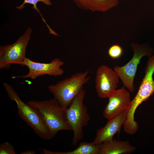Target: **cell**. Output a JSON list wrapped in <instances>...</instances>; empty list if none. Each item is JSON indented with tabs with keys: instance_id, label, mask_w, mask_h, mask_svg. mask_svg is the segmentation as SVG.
<instances>
[{
	"instance_id": "obj_1",
	"label": "cell",
	"mask_w": 154,
	"mask_h": 154,
	"mask_svg": "<svg viewBox=\"0 0 154 154\" xmlns=\"http://www.w3.org/2000/svg\"><path fill=\"white\" fill-rule=\"evenodd\" d=\"M27 103L37 112L53 138L61 130L71 131L66 119V109L54 98L42 101L31 100Z\"/></svg>"
},
{
	"instance_id": "obj_2",
	"label": "cell",
	"mask_w": 154,
	"mask_h": 154,
	"mask_svg": "<svg viewBox=\"0 0 154 154\" xmlns=\"http://www.w3.org/2000/svg\"><path fill=\"white\" fill-rule=\"evenodd\" d=\"M89 73L88 71L77 72L55 84L48 86L47 88L60 105L67 108L90 80Z\"/></svg>"
},
{
	"instance_id": "obj_3",
	"label": "cell",
	"mask_w": 154,
	"mask_h": 154,
	"mask_svg": "<svg viewBox=\"0 0 154 154\" xmlns=\"http://www.w3.org/2000/svg\"><path fill=\"white\" fill-rule=\"evenodd\" d=\"M3 84L9 99L16 103L17 114L21 118L41 139L45 140L52 139V138L35 109L23 102L11 85L5 82H3Z\"/></svg>"
},
{
	"instance_id": "obj_4",
	"label": "cell",
	"mask_w": 154,
	"mask_h": 154,
	"mask_svg": "<svg viewBox=\"0 0 154 154\" xmlns=\"http://www.w3.org/2000/svg\"><path fill=\"white\" fill-rule=\"evenodd\" d=\"M85 94L83 88L66 109L67 121L73 131L72 144L75 146L83 138V128L88 125L90 119L87 108L84 103Z\"/></svg>"
},
{
	"instance_id": "obj_5",
	"label": "cell",
	"mask_w": 154,
	"mask_h": 154,
	"mask_svg": "<svg viewBox=\"0 0 154 154\" xmlns=\"http://www.w3.org/2000/svg\"><path fill=\"white\" fill-rule=\"evenodd\" d=\"M130 46L133 52L132 58L123 66H116L114 70L121 79L123 86L131 92H132L135 89L134 80L140 60L143 56L149 58L151 56L153 50L150 45L146 43L140 44L132 43Z\"/></svg>"
},
{
	"instance_id": "obj_6",
	"label": "cell",
	"mask_w": 154,
	"mask_h": 154,
	"mask_svg": "<svg viewBox=\"0 0 154 154\" xmlns=\"http://www.w3.org/2000/svg\"><path fill=\"white\" fill-rule=\"evenodd\" d=\"M32 32V29L29 27L13 44L0 46V69L9 68L13 64L24 66L26 49Z\"/></svg>"
},
{
	"instance_id": "obj_7",
	"label": "cell",
	"mask_w": 154,
	"mask_h": 154,
	"mask_svg": "<svg viewBox=\"0 0 154 154\" xmlns=\"http://www.w3.org/2000/svg\"><path fill=\"white\" fill-rule=\"evenodd\" d=\"M64 64V62L58 58H54L48 63H43L35 62L26 57L23 64L29 69L28 74L22 76H13L12 78H29L35 80L40 76L45 75L55 77L60 76L64 73V70L61 68Z\"/></svg>"
},
{
	"instance_id": "obj_8",
	"label": "cell",
	"mask_w": 154,
	"mask_h": 154,
	"mask_svg": "<svg viewBox=\"0 0 154 154\" xmlns=\"http://www.w3.org/2000/svg\"><path fill=\"white\" fill-rule=\"evenodd\" d=\"M119 77L114 70L108 66L102 65L96 71L95 87L98 96L100 98H108L116 90Z\"/></svg>"
},
{
	"instance_id": "obj_9",
	"label": "cell",
	"mask_w": 154,
	"mask_h": 154,
	"mask_svg": "<svg viewBox=\"0 0 154 154\" xmlns=\"http://www.w3.org/2000/svg\"><path fill=\"white\" fill-rule=\"evenodd\" d=\"M108 98V103L103 112L104 117L108 120L126 110L131 101L130 93L124 86L116 90Z\"/></svg>"
},
{
	"instance_id": "obj_10",
	"label": "cell",
	"mask_w": 154,
	"mask_h": 154,
	"mask_svg": "<svg viewBox=\"0 0 154 154\" xmlns=\"http://www.w3.org/2000/svg\"><path fill=\"white\" fill-rule=\"evenodd\" d=\"M127 110L113 118L108 120L106 125L97 130L95 138L92 142L100 145L107 141L113 139L114 135L119 132L127 117Z\"/></svg>"
},
{
	"instance_id": "obj_11",
	"label": "cell",
	"mask_w": 154,
	"mask_h": 154,
	"mask_svg": "<svg viewBox=\"0 0 154 154\" xmlns=\"http://www.w3.org/2000/svg\"><path fill=\"white\" fill-rule=\"evenodd\" d=\"M99 154H127L134 152L136 148L128 141L114 139L107 141L100 145Z\"/></svg>"
},
{
	"instance_id": "obj_12",
	"label": "cell",
	"mask_w": 154,
	"mask_h": 154,
	"mask_svg": "<svg viewBox=\"0 0 154 154\" xmlns=\"http://www.w3.org/2000/svg\"><path fill=\"white\" fill-rule=\"evenodd\" d=\"M79 7L92 12H104L117 6L119 0H72Z\"/></svg>"
},
{
	"instance_id": "obj_13",
	"label": "cell",
	"mask_w": 154,
	"mask_h": 154,
	"mask_svg": "<svg viewBox=\"0 0 154 154\" xmlns=\"http://www.w3.org/2000/svg\"><path fill=\"white\" fill-rule=\"evenodd\" d=\"M100 149V145H96L92 142H82L75 149L70 151H54L43 148L41 151L44 154H99Z\"/></svg>"
},
{
	"instance_id": "obj_14",
	"label": "cell",
	"mask_w": 154,
	"mask_h": 154,
	"mask_svg": "<svg viewBox=\"0 0 154 154\" xmlns=\"http://www.w3.org/2000/svg\"><path fill=\"white\" fill-rule=\"evenodd\" d=\"M39 2L43 3L45 5L50 6L51 5L52 3L50 0H23V2L20 5L17 6L16 8L18 10H21L25 8V4L28 3L32 5V9L36 11L40 15L43 21L45 23L48 29H50L49 26L48 25L42 15L40 13L39 10L37 7V3Z\"/></svg>"
},
{
	"instance_id": "obj_15",
	"label": "cell",
	"mask_w": 154,
	"mask_h": 154,
	"mask_svg": "<svg viewBox=\"0 0 154 154\" xmlns=\"http://www.w3.org/2000/svg\"><path fill=\"white\" fill-rule=\"evenodd\" d=\"M123 53L122 48L118 44H114L111 46L108 51L109 56L112 58L116 59L119 58Z\"/></svg>"
},
{
	"instance_id": "obj_16",
	"label": "cell",
	"mask_w": 154,
	"mask_h": 154,
	"mask_svg": "<svg viewBox=\"0 0 154 154\" xmlns=\"http://www.w3.org/2000/svg\"><path fill=\"white\" fill-rule=\"evenodd\" d=\"M14 147L9 141H6L0 145V154H16Z\"/></svg>"
},
{
	"instance_id": "obj_17",
	"label": "cell",
	"mask_w": 154,
	"mask_h": 154,
	"mask_svg": "<svg viewBox=\"0 0 154 154\" xmlns=\"http://www.w3.org/2000/svg\"><path fill=\"white\" fill-rule=\"evenodd\" d=\"M36 152L34 150H29L23 151L20 154H35Z\"/></svg>"
}]
</instances>
